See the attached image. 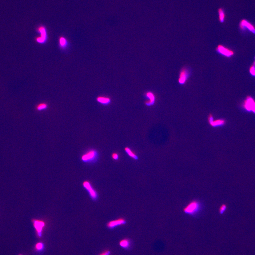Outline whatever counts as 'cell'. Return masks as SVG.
<instances>
[{
  "mask_svg": "<svg viewBox=\"0 0 255 255\" xmlns=\"http://www.w3.org/2000/svg\"><path fill=\"white\" fill-rule=\"evenodd\" d=\"M97 150L91 149L83 154L81 157L82 162L85 163H93L97 160L99 157Z\"/></svg>",
  "mask_w": 255,
  "mask_h": 255,
  "instance_id": "7a4b0ae2",
  "label": "cell"
},
{
  "mask_svg": "<svg viewBox=\"0 0 255 255\" xmlns=\"http://www.w3.org/2000/svg\"><path fill=\"white\" fill-rule=\"evenodd\" d=\"M254 65H255V62H254Z\"/></svg>",
  "mask_w": 255,
  "mask_h": 255,
  "instance_id": "cb8c5ba5",
  "label": "cell"
},
{
  "mask_svg": "<svg viewBox=\"0 0 255 255\" xmlns=\"http://www.w3.org/2000/svg\"><path fill=\"white\" fill-rule=\"evenodd\" d=\"M125 150L126 153L128 154L129 156L130 157L134 159V160H137L138 159V157L136 154L133 153L131 149L129 147H126L125 148Z\"/></svg>",
  "mask_w": 255,
  "mask_h": 255,
  "instance_id": "2e32d148",
  "label": "cell"
},
{
  "mask_svg": "<svg viewBox=\"0 0 255 255\" xmlns=\"http://www.w3.org/2000/svg\"><path fill=\"white\" fill-rule=\"evenodd\" d=\"M244 108L248 111H252L255 113V102L252 98L248 97L245 100Z\"/></svg>",
  "mask_w": 255,
  "mask_h": 255,
  "instance_id": "5b68a950",
  "label": "cell"
},
{
  "mask_svg": "<svg viewBox=\"0 0 255 255\" xmlns=\"http://www.w3.org/2000/svg\"><path fill=\"white\" fill-rule=\"evenodd\" d=\"M218 14V20L221 23L225 22L226 18V13L225 9L223 8H220L217 10Z\"/></svg>",
  "mask_w": 255,
  "mask_h": 255,
  "instance_id": "9a60e30c",
  "label": "cell"
},
{
  "mask_svg": "<svg viewBox=\"0 0 255 255\" xmlns=\"http://www.w3.org/2000/svg\"><path fill=\"white\" fill-rule=\"evenodd\" d=\"M204 205L200 201L195 200L189 202L184 207L185 213L194 217L198 218L200 216L204 210Z\"/></svg>",
  "mask_w": 255,
  "mask_h": 255,
  "instance_id": "6da1fadb",
  "label": "cell"
},
{
  "mask_svg": "<svg viewBox=\"0 0 255 255\" xmlns=\"http://www.w3.org/2000/svg\"><path fill=\"white\" fill-rule=\"evenodd\" d=\"M132 243L130 240L128 238H124L119 242V245L123 249L128 250L130 249Z\"/></svg>",
  "mask_w": 255,
  "mask_h": 255,
  "instance_id": "7c38bea8",
  "label": "cell"
},
{
  "mask_svg": "<svg viewBox=\"0 0 255 255\" xmlns=\"http://www.w3.org/2000/svg\"></svg>",
  "mask_w": 255,
  "mask_h": 255,
  "instance_id": "d4e9b609",
  "label": "cell"
},
{
  "mask_svg": "<svg viewBox=\"0 0 255 255\" xmlns=\"http://www.w3.org/2000/svg\"><path fill=\"white\" fill-rule=\"evenodd\" d=\"M32 222L37 236L39 238H41L42 236L43 229L46 225L45 222L36 219H33Z\"/></svg>",
  "mask_w": 255,
  "mask_h": 255,
  "instance_id": "3957f363",
  "label": "cell"
},
{
  "mask_svg": "<svg viewBox=\"0 0 255 255\" xmlns=\"http://www.w3.org/2000/svg\"><path fill=\"white\" fill-rule=\"evenodd\" d=\"M60 46L62 47H65L67 45V41L66 39H65L64 37H62L59 40Z\"/></svg>",
  "mask_w": 255,
  "mask_h": 255,
  "instance_id": "ffe728a7",
  "label": "cell"
},
{
  "mask_svg": "<svg viewBox=\"0 0 255 255\" xmlns=\"http://www.w3.org/2000/svg\"><path fill=\"white\" fill-rule=\"evenodd\" d=\"M38 31L41 34V37L37 38L36 41L39 43H42L45 42L46 39L47 34L46 29L44 26H40L38 28Z\"/></svg>",
  "mask_w": 255,
  "mask_h": 255,
  "instance_id": "30bf717a",
  "label": "cell"
},
{
  "mask_svg": "<svg viewBox=\"0 0 255 255\" xmlns=\"http://www.w3.org/2000/svg\"><path fill=\"white\" fill-rule=\"evenodd\" d=\"M146 97L149 100L146 102L145 104L147 106H151L155 103L156 98L153 93L151 92H148L146 94Z\"/></svg>",
  "mask_w": 255,
  "mask_h": 255,
  "instance_id": "4fadbf2b",
  "label": "cell"
},
{
  "mask_svg": "<svg viewBox=\"0 0 255 255\" xmlns=\"http://www.w3.org/2000/svg\"><path fill=\"white\" fill-rule=\"evenodd\" d=\"M83 188L87 191L89 195L93 201H96L98 196L97 192L93 188L90 182L85 181L83 183Z\"/></svg>",
  "mask_w": 255,
  "mask_h": 255,
  "instance_id": "277c9868",
  "label": "cell"
},
{
  "mask_svg": "<svg viewBox=\"0 0 255 255\" xmlns=\"http://www.w3.org/2000/svg\"><path fill=\"white\" fill-rule=\"evenodd\" d=\"M126 223V221L125 219L120 218L109 222L107 224V226L110 229H113L118 226L125 225Z\"/></svg>",
  "mask_w": 255,
  "mask_h": 255,
  "instance_id": "ba28073f",
  "label": "cell"
},
{
  "mask_svg": "<svg viewBox=\"0 0 255 255\" xmlns=\"http://www.w3.org/2000/svg\"><path fill=\"white\" fill-rule=\"evenodd\" d=\"M112 157L114 160H117L119 159L118 154L116 153H113L112 155Z\"/></svg>",
  "mask_w": 255,
  "mask_h": 255,
  "instance_id": "603a6c76",
  "label": "cell"
},
{
  "mask_svg": "<svg viewBox=\"0 0 255 255\" xmlns=\"http://www.w3.org/2000/svg\"><path fill=\"white\" fill-rule=\"evenodd\" d=\"M189 75V70L187 68L182 69L180 73L179 78V82L181 85H183L186 83L188 80Z\"/></svg>",
  "mask_w": 255,
  "mask_h": 255,
  "instance_id": "52a82bcc",
  "label": "cell"
},
{
  "mask_svg": "<svg viewBox=\"0 0 255 255\" xmlns=\"http://www.w3.org/2000/svg\"><path fill=\"white\" fill-rule=\"evenodd\" d=\"M48 105L46 103H41L37 105L36 109L37 111H41L46 110L48 108Z\"/></svg>",
  "mask_w": 255,
  "mask_h": 255,
  "instance_id": "e0dca14e",
  "label": "cell"
},
{
  "mask_svg": "<svg viewBox=\"0 0 255 255\" xmlns=\"http://www.w3.org/2000/svg\"><path fill=\"white\" fill-rule=\"evenodd\" d=\"M217 52L226 57H230L234 55L233 51L221 45H219L216 48Z\"/></svg>",
  "mask_w": 255,
  "mask_h": 255,
  "instance_id": "8992f818",
  "label": "cell"
},
{
  "mask_svg": "<svg viewBox=\"0 0 255 255\" xmlns=\"http://www.w3.org/2000/svg\"><path fill=\"white\" fill-rule=\"evenodd\" d=\"M240 26L241 29L244 30L245 29H246L249 30L250 31L255 34V27L251 23L248 22L246 20H243L241 21Z\"/></svg>",
  "mask_w": 255,
  "mask_h": 255,
  "instance_id": "9c48e42d",
  "label": "cell"
},
{
  "mask_svg": "<svg viewBox=\"0 0 255 255\" xmlns=\"http://www.w3.org/2000/svg\"><path fill=\"white\" fill-rule=\"evenodd\" d=\"M44 249V245L43 243H37L35 245V249L37 251H42Z\"/></svg>",
  "mask_w": 255,
  "mask_h": 255,
  "instance_id": "d6986e66",
  "label": "cell"
},
{
  "mask_svg": "<svg viewBox=\"0 0 255 255\" xmlns=\"http://www.w3.org/2000/svg\"><path fill=\"white\" fill-rule=\"evenodd\" d=\"M111 254V252L109 250L106 249L105 250L99 255H110Z\"/></svg>",
  "mask_w": 255,
  "mask_h": 255,
  "instance_id": "7402d4cb",
  "label": "cell"
},
{
  "mask_svg": "<svg viewBox=\"0 0 255 255\" xmlns=\"http://www.w3.org/2000/svg\"><path fill=\"white\" fill-rule=\"evenodd\" d=\"M213 117L212 115H210L209 117V120L210 125L213 127H216L217 126H220L224 125L225 123L224 120H218L216 121H213Z\"/></svg>",
  "mask_w": 255,
  "mask_h": 255,
  "instance_id": "8fae6325",
  "label": "cell"
},
{
  "mask_svg": "<svg viewBox=\"0 0 255 255\" xmlns=\"http://www.w3.org/2000/svg\"><path fill=\"white\" fill-rule=\"evenodd\" d=\"M227 209V206L225 204H222L220 207L219 212L221 215H223Z\"/></svg>",
  "mask_w": 255,
  "mask_h": 255,
  "instance_id": "ac0fdd59",
  "label": "cell"
},
{
  "mask_svg": "<svg viewBox=\"0 0 255 255\" xmlns=\"http://www.w3.org/2000/svg\"><path fill=\"white\" fill-rule=\"evenodd\" d=\"M249 71L253 76H255V67L253 65L250 67Z\"/></svg>",
  "mask_w": 255,
  "mask_h": 255,
  "instance_id": "44dd1931",
  "label": "cell"
},
{
  "mask_svg": "<svg viewBox=\"0 0 255 255\" xmlns=\"http://www.w3.org/2000/svg\"><path fill=\"white\" fill-rule=\"evenodd\" d=\"M97 101L104 105H107L111 103V99L108 97L104 96H99L97 98Z\"/></svg>",
  "mask_w": 255,
  "mask_h": 255,
  "instance_id": "5bb4252c",
  "label": "cell"
}]
</instances>
